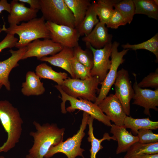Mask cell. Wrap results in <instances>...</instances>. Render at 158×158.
Listing matches in <instances>:
<instances>
[{
	"mask_svg": "<svg viewBox=\"0 0 158 158\" xmlns=\"http://www.w3.org/2000/svg\"><path fill=\"white\" fill-rule=\"evenodd\" d=\"M72 12L74 19L75 28L79 26L90 6V0H64Z\"/></svg>",
	"mask_w": 158,
	"mask_h": 158,
	"instance_id": "44dd1931",
	"label": "cell"
},
{
	"mask_svg": "<svg viewBox=\"0 0 158 158\" xmlns=\"http://www.w3.org/2000/svg\"><path fill=\"white\" fill-rule=\"evenodd\" d=\"M26 158H32L30 156H29L28 154H27L26 156Z\"/></svg>",
	"mask_w": 158,
	"mask_h": 158,
	"instance_id": "b9f144b4",
	"label": "cell"
},
{
	"mask_svg": "<svg viewBox=\"0 0 158 158\" xmlns=\"http://www.w3.org/2000/svg\"><path fill=\"white\" fill-rule=\"evenodd\" d=\"M136 135L138 138V142L141 143L149 144L158 142V134L153 133L151 130H139Z\"/></svg>",
	"mask_w": 158,
	"mask_h": 158,
	"instance_id": "d6a6232c",
	"label": "cell"
},
{
	"mask_svg": "<svg viewBox=\"0 0 158 158\" xmlns=\"http://www.w3.org/2000/svg\"><path fill=\"white\" fill-rule=\"evenodd\" d=\"M90 116L87 113L83 112L81 123L77 133L65 141L51 147L44 157L50 158L56 153H61L65 154L68 158H75L78 156L85 158L83 154L85 150L81 147V145L82 139L85 135L84 131Z\"/></svg>",
	"mask_w": 158,
	"mask_h": 158,
	"instance_id": "8992f818",
	"label": "cell"
},
{
	"mask_svg": "<svg viewBox=\"0 0 158 158\" xmlns=\"http://www.w3.org/2000/svg\"><path fill=\"white\" fill-rule=\"evenodd\" d=\"M18 1L25 4L27 3L30 5V8L34 10H39L40 9V0H19Z\"/></svg>",
	"mask_w": 158,
	"mask_h": 158,
	"instance_id": "8d00e7d4",
	"label": "cell"
},
{
	"mask_svg": "<svg viewBox=\"0 0 158 158\" xmlns=\"http://www.w3.org/2000/svg\"><path fill=\"white\" fill-rule=\"evenodd\" d=\"M126 24L127 23L120 12L114 9L112 16L106 25L107 28L116 29L119 26Z\"/></svg>",
	"mask_w": 158,
	"mask_h": 158,
	"instance_id": "e575fe53",
	"label": "cell"
},
{
	"mask_svg": "<svg viewBox=\"0 0 158 158\" xmlns=\"http://www.w3.org/2000/svg\"><path fill=\"white\" fill-rule=\"evenodd\" d=\"M71 64L75 79L83 80L91 76L90 74L91 69L79 62L74 57L71 60Z\"/></svg>",
	"mask_w": 158,
	"mask_h": 158,
	"instance_id": "1f68e13d",
	"label": "cell"
},
{
	"mask_svg": "<svg viewBox=\"0 0 158 158\" xmlns=\"http://www.w3.org/2000/svg\"><path fill=\"white\" fill-rule=\"evenodd\" d=\"M27 50L26 47L16 50L11 49L9 51L11 54V56L7 59L0 61V84L4 86L8 91L11 90L9 79L10 73L13 68L18 66V61L21 60Z\"/></svg>",
	"mask_w": 158,
	"mask_h": 158,
	"instance_id": "9a60e30c",
	"label": "cell"
},
{
	"mask_svg": "<svg viewBox=\"0 0 158 158\" xmlns=\"http://www.w3.org/2000/svg\"><path fill=\"white\" fill-rule=\"evenodd\" d=\"M10 4L6 0L0 1V13L3 11H6L9 13L10 11Z\"/></svg>",
	"mask_w": 158,
	"mask_h": 158,
	"instance_id": "74e56055",
	"label": "cell"
},
{
	"mask_svg": "<svg viewBox=\"0 0 158 158\" xmlns=\"http://www.w3.org/2000/svg\"><path fill=\"white\" fill-rule=\"evenodd\" d=\"M35 72L36 74L40 79L51 80L60 86L62 85L64 80L68 78L67 73L56 72L45 63L38 65L36 67Z\"/></svg>",
	"mask_w": 158,
	"mask_h": 158,
	"instance_id": "cb8c5ba5",
	"label": "cell"
},
{
	"mask_svg": "<svg viewBox=\"0 0 158 158\" xmlns=\"http://www.w3.org/2000/svg\"><path fill=\"white\" fill-rule=\"evenodd\" d=\"M18 40L14 35L7 33L5 38L0 42V52L5 49L15 47Z\"/></svg>",
	"mask_w": 158,
	"mask_h": 158,
	"instance_id": "d590c367",
	"label": "cell"
},
{
	"mask_svg": "<svg viewBox=\"0 0 158 158\" xmlns=\"http://www.w3.org/2000/svg\"><path fill=\"white\" fill-rule=\"evenodd\" d=\"M6 27H5V24H4L3 25V27L2 28H1L0 27V33L2 32V31H5L6 29Z\"/></svg>",
	"mask_w": 158,
	"mask_h": 158,
	"instance_id": "ab89813d",
	"label": "cell"
},
{
	"mask_svg": "<svg viewBox=\"0 0 158 158\" xmlns=\"http://www.w3.org/2000/svg\"><path fill=\"white\" fill-rule=\"evenodd\" d=\"M158 153V142L143 144L138 142L133 144L126 152L123 158H132L144 154Z\"/></svg>",
	"mask_w": 158,
	"mask_h": 158,
	"instance_id": "83f0119b",
	"label": "cell"
},
{
	"mask_svg": "<svg viewBox=\"0 0 158 158\" xmlns=\"http://www.w3.org/2000/svg\"><path fill=\"white\" fill-rule=\"evenodd\" d=\"M98 106L114 124L123 126L124 121L127 115L121 103L115 95L111 94L107 96Z\"/></svg>",
	"mask_w": 158,
	"mask_h": 158,
	"instance_id": "5bb4252c",
	"label": "cell"
},
{
	"mask_svg": "<svg viewBox=\"0 0 158 158\" xmlns=\"http://www.w3.org/2000/svg\"><path fill=\"white\" fill-rule=\"evenodd\" d=\"M54 86L61 95V98L62 102L61 106L62 113L65 114L67 112H73L76 109H79L87 113L94 119L101 122L107 126H111L112 124L110 121L98 105L81 98L78 99L69 95L63 91L60 85H56Z\"/></svg>",
	"mask_w": 158,
	"mask_h": 158,
	"instance_id": "277c9868",
	"label": "cell"
},
{
	"mask_svg": "<svg viewBox=\"0 0 158 158\" xmlns=\"http://www.w3.org/2000/svg\"><path fill=\"white\" fill-rule=\"evenodd\" d=\"M119 44L120 43L116 41H114L112 44L110 56L111 66L105 78L100 84L101 87L98 95L94 102L97 105L107 96L116 80L118 68L125 61L123 57L130 50L123 49L121 51H118V48Z\"/></svg>",
	"mask_w": 158,
	"mask_h": 158,
	"instance_id": "ba28073f",
	"label": "cell"
},
{
	"mask_svg": "<svg viewBox=\"0 0 158 158\" xmlns=\"http://www.w3.org/2000/svg\"><path fill=\"white\" fill-rule=\"evenodd\" d=\"M123 158V157H120V158Z\"/></svg>",
	"mask_w": 158,
	"mask_h": 158,
	"instance_id": "bcb514c9",
	"label": "cell"
},
{
	"mask_svg": "<svg viewBox=\"0 0 158 158\" xmlns=\"http://www.w3.org/2000/svg\"><path fill=\"white\" fill-rule=\"evenodd\" d=\"M132 158H158V153L140 154L135 156Z\"/></svg>",
	"mask_w": 158,
	"mask_h": 158,
	"instance_id": "f35d334b",
	"label": "cell"
},
{
	"mask_svg": "<svg viewBox=\"0 0 158 158\" xmlns=\"http://www.w3.org/2000/svg\"><path fill=\"white\" fill-rule=\"evenodd\" d=\"M127 23L130 24L135 15V6L132 0H120L114 6Z\"/></svg>",
	"mask_w": 158,
	"mask_h": 158,
	"instance_id": "f546056e",
	"label": "cell"
},
{
	"mask_svg": "<svg viewBox=\"0 0 158 158\" xmlns=\"http://www.w3.org/2000/svg\"><path fill=\"white\" fill-rule=\"evenodd\" d=\"M138 86L141 88L151 87L158 88V69L154 72H151L145 77L138 83Z\"/></svg>",
	"mask_w": 158,
	"mask_h": 158,
	"instance_id": "836d02e7",
	"label": "cell"
},
{
	"mask_svg": "<svg viewBox=\"0 0 158 158\" xmlns=\"http://www.w3.org/2000/svg\"><path fill=\"white\" fill-rule=\"evenodd\" d=\"M0 121L7 134L6 141L0 147V153L7 152L19 142L23 121L18 109L6 100H0Z\"/></svg>",
	"mask_w": 158,
	"mask_h": 158,
	"instance_id": "7a4b0ae2",
	"label": "cell"
},
{
	"mask_svg": "<svg viewBox=\"0 0 158 158\" xmlns=\"http://www.w3.org/2000/svg\"><path fill=\"white\" fill-rule=\"evenodd\" d=\"M73 57L80 63L91 69L93 66V55L88 51L77 45L73 48Z\"/></svg>",
	"mask_w": 158,
	"mask_h": 158,
	"instance_id": "4dcf8cb0",
	"label": "cell"
},
{
	"mask_svg": "<svg viewBox=\"0 0 158 158\" xmlns=\"http://www.w3.org/2000/svg\"><path fill=\"white\" fill-rule=\"evenodd\" d=\"M114 85L115 95L121 103L126 115L129 116L130 102L134 95V92L127 70L122 68L118 71Z\"/></svg>",
	"mask_w": 158,
	"mask_h": 158,
	"instance_id": "30bf717a",
	"label": "cell"
},
{
	"mask_svg": "<svg viewBox=\"0 0 158 158\" xmlns=\"http://www.w3.org/2000/svg\"><path fill=\"white\" fill-rule=\"evenodd\" d=\"M123 49L136 50L144 49L153 53L155 56L157 62L158 61V33L148 40L137 44H130L128 43L121 45Z\"/></svg>",
	"mask_w": 158,
	"mask_h": 158,
	"instance_id": "f1b7e54d",
	"label": "cell"
},
{
	"mask_svg": "<svg viewBox=\"0 0 158 158\" xmlns=\"http://www.w3.org/2000/svg\"><path fill=\"white\" fill-rule=\"evenodd\" d=\"M112 35L109 33L105 24L99 22L91 32L82 40L86 46L90 45L94 49H99L112 42Z\"/></svg>",
	"mask_w": 158,
	"mask_h": 158,
	"instance_id": "2e32d148",
	"label": "cell"
},
{
	"mask_svg": "<svg viewBox=\"0 0 158 158\" xmlns=\"http://www.w3.org/2000/svg\"><path fill=\"white\" fill-rule=\"evenodd\" d=\"M110 132L118 142L116 154L126 152L133 144L138 142L137 136L129 132L124 126H119L112 124Z\"/></svg>",
	"mask_w": 158,
	"mask_h": 158,
	"instance_id": "ac0fdd59",
	"label": "cell"
},
{
	"mask_svg": "<svg viewBox=\"0 0 158 158\" xmlns=\"http://www.w3.org/2000/svg\"><path fill=\"white\" fill-rule=\"evenodd\" d=\"M95 1L91 2L84 19L77 29L80 37L90 33L99 22L95 9Z\"/></svg>",
	"mask_w": 158,
	"mask_h": 158,
	"instance_id": "d4e9b609",
	"label": "cell"
},
{
	"mask_svg": "<svg viewBox=\"0 0 158 158\" xmlns=\"http://www.w3.org/2000/svg\"><path fill=\"white\" fill-rule=\"evenodd\" d=\"M123 126L126 129H130L133 133L137 135L138 131L140 129H157L158 121H152L148 117L135 118L127 116L124 121Z\"/></svg>",
	"mask_w": 158,
	"mask_h": 158,
	"instance_id": "7402d4cb",
	"label": "cell"
},
{
	"mask_svg": "<svg viewBox=\"0 0 158 158\" xmlns=\"http://www.w3.org/2000/svg\"><path fill=\"white\" fill-rule=\"evenodd\" d=\"M40 10L46 21L75 28L73 15L64 0H40Z\"/></svg>",
	"mask_w": 158,
	"mask_h": 158,
	"instance_id": "52a82bcc",
	"label": "cell"
},
{
	"mask_svg": "<svg viewBox=\"0 0 158 158\" xmlns=\"http://www.w3.org/2000/svg\"><path fill=\"white\" fill-rule=\"evenodd\" d=\"M112 44V42L109 43L99 49H94L90 45L87 46L91 50L93 55V66L90 70V75L97 76L101 83L110 68L111 62L109 57L111 55Z\"/></svg>",
	"mask_w": 158,
	"mask_h": 158,
	"instance_id": "8fae6325",
	"label": "cell"
},
{
	"mask_svg": "<svg viewBox=\"0 0 158 158\" xmlns=\"http://www.w3.org/2000/svg\"><path fill=\"white\" fill-rule=\"evenodd\" d=\"M43 16L35 18L20 25H10L4 31L7 33L18 35L19 39L15 47L19 49L40 38L50 39L49 32Z\"/></svg>",
	"mask_w": 158,
	"mask_h": 158,
	"instance_id": "3957f363",
	"label": "cell"
},
{
	"mask_svg": "<svg viewBox=\"0 0 158 158\" xmlns=\"http://www.w3.org/2000/svg\"><path fill=\"white\" fill-rule=\"evenodd\" d=\"M101 82L97 76H91L85 80L68 78L60 86L66 94L74 98H81L95 102L96 93L99 92L98 85Z\"/></svg>",
	"mask_w": 158,
	"mask_h": 158,
	"instance_id": "5b68a950",
	"label": "cell"
},
{
	"mask_svg": "<svg viewBox=\"0 0 158 158\" xmlns=\"http://www.w3.org/2000/svg\"><path fill=\"white\" fill-rule=\"evenodd\" d=\"M156 4L158 6V1L157 0H154Z\"/></svg>",
	"mask_w": 158,
	"mask_h": 158,
	"instance_id": "60d3db41",
	"label": "cell"
},
{
	"mask_svg": "<svg viewBox=\"0 0 158 158\" xmlns=\"http://www.w3.org/2000/svg\"><path fill=\"white\" fill-rule=\"evenodd\" d=\"M50 39L64 47L73 48L78 45L80 36L75 28L46 21Z\"/></svg>",
	"mask_w": 158,
	"mask_h": 158,
	"instance_id": "9c48e42d",
	"label": "cell"
},
{
	"mask_svg": "<svg viewBox=\"0 0 158 158\" xmlns=\"http://www.w3.org/2000/svg\"><path fill=\"white\" fill-rule=\"evenodd\" d=\"M94 118L90 116L88 119L87 125L89 130L87 134L88 141L90 142L91 147L90 150V158H96V155L98 152L103 148L101 145L102 142L105 140H112L116 141L113 136H110L109 134L105 133L103 138L101 139L97 138L95 136L93 133V122Z\"/></svg>",
	"mask_w": 158,
	"mask_h": 158,
	"instance_id": "603a6c76",
	"label": "cell"
},
{
	"mask_svg": "<svg viewBox=\"0 0 158 158\" xmlns=\"http://www.w3.org/2000/svg\"><path fill=\"white\" fill-rule=\"evenodd\" d=\"M108 158H111V157H109Z\"/></svg>",
	"mask_w": 158,
	"mask_h": 158,
	"instance_id": "f6af8a7d",
	"label": "cell"
},
{
	"mask_svg": "<svg viewBox=\"0 0 158 158\" xmlns=\"http://www.w3.org/2000/svg\"><path fill=\"white\" fill-rule=\"evenodd\" d=\"M73 57V48L64 47L60 52L49 57H44L40 60L61 68L67 71L72 78H75L73 71L71 61Z\"/></svg>",
	"mask_w": 158,
	"mask_h": 158,
	"instance_id": "d6986e66",
	"label": "cell"
},
{
	"mask_svg": "<svg viewBox=\"0 0 158 158\" xmlns=\"http://www.w3.org/2000/svg\"><path fill=\"white\" fill-rule=\"evenodd\" d=\"M27 50L21 60L33 57L40 60L48 55H53L61 51L64 47L55 43L50 39L43 40H36L29 44L26 46Z\"/></svg>",
	"mask_w": 158,
	"mask_h": 158,
	"instance_id": "7c38bea8",
	"label": "cell"
},
{
	"mask_svg": "<svg viewBox=\"0 0 158 158\" xmlns=\"http://www.w3.org/2000/svg\"><path fill=\"white\" fill-rule=\"evenodd\" d=\"M2 86H3V85H2L0 84V90L1 89V88L2 87Z\"/></svg>",
	"mask_w": 158,
	"mask_h": 158,
	"instance_id": "7bdbcfd3",
	"label": "cell"
},
{
	"mask_svg": "<svg viewBox=\"0 0 158 158\" xmlns=\"http://www.w3.org/2000/svg\"><path fill=\"white\" fill-rule=\"evenodd\" d=\"M33 124L36 131L29 133L33 138V144L28 154L32 158H43L51 147L63 141L65 129L59 128L55 123L41 125L34 121Z\"/></svg>",
	"mask_w": 158,
	"mask_h": 158,
	"instance_id": "6da1fadb",
	"label": "cell"
},
{
	"mask_svg": "<svg viewBox=\"0 0 158 158\" xmlns=\"http://www.w3.org/2000/svg\"><path fill=\"white\" fill-rule=\"evenodd\" d=\"M135 82L133 86L134 94L133 99V104L143 107L144 114L151 116L150 110L158 111V88L155 90L143 89L138 85L135 74H134Z\"/></svg>",
	"mask_w": 158,
	"mask_h": 158,
	"instance_id": "4fadbf2b",
	"label": "cell"
},
{
	"mask_svg": "<svg viewBox=\"0 0 158 158\" xmlns=\"http://www.w3.org/2000/svg\"><path fill=\"white\" fill-rule=\"evenodd\" d=\"M40 78L32 71L26 74L25 81L22 83L21 92L24 96H39L43 94L45 91L44 83Z\"/></svg>",
	"mask_w": 158,
	"mask_h": 158,
	"instance_id": "ffe728a7",
	"label": "cell"
},
{
	"mask_svg": "<svg viewBox=\"0 0 158 158\" xmlns=\"http://www.w3.org/2000/svg\"><path fill=\"white\" fill-rule=\"evenodd\" d=\"M120 0H98L95 4V9L99 22L106 24L113 13L114 5Z\"/></svg>",
	"mask_w": 158,
	"mask_h": 158,
	"instance_id": "484cf974",
	"label": "cell"
},
{
	"mask_svg": "<svg viewBox=\"0 0 158 158\" xmlns=\"http://www.w3.org/2000/svg\"><path fill=\"white\" fill-rule=\"evenodd\" d=\"M0 158H5V157L3 156H0Z\"/></svg>",
	"mask_w": 158,
	"mask_h": 158,
	"instance_id": "ee69618b",
	"label": "cell"
},
{
	"mask_svg": "<svg viewBox=\"0 0 158 158\" xmlns=\"http://www.w3.org/2000/svg\"><path fill=\"white\" fill-rule=\"evenodd\" d=\"M10 4V11L8 16L9 25H19L22 21H28L36 18L39 10L26 7L25 4L13 0Z\"/></svg>",
	"mask_w": 158,
	"mask_h": 158,
	"instance_id": "e0dca14e",
	"label": "cell"
},
{
	"mask_svg": "<svg viewBox=\"0 0 158 158\" xmlns=\"http://www.w3.org/2000/svg\"><path fill=\"white\" fill-rule=\"evenodd\" d=\"M135 14L145 15L149 18L158 20V6L154 0H133Z\"/></svg>",
	"mask_w": 158,
	"mask_h": 158,
	"instance_id": "4316f807",
	"label": "cell"
}]
</instances>
